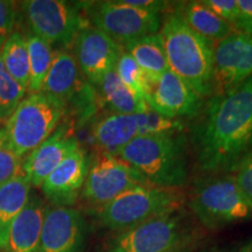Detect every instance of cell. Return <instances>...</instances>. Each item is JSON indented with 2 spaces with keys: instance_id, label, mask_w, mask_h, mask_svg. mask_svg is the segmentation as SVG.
<instances>
[{
  "instance_id": "cell-33",
  "label": "cell",
  "mask_w": 252,
  "mask_h": 252,
  "mask_svg": "<svg viewBox=\"0 0 252 252\" xmlns=\"http://www.w3.org/2000/svg\"><path fill=\"white\" fill-rule=\"evenodd\" d=\"M238 14L235 21V31L252 35V0H237Z\"/></svg>"
},
{
  "instance_id": "cell-31",
  "label": "cell",
  "mask_w": 252,
  "mask_h": 252,
  "mask_svg": "<svg viewBox=\"0 0 252 252\" xmlns=\"http://www.w3.org/2000/svg\"><path fill=\"white\" fill-rule=\"evenodd\" d=\"M202 2L217 17L234 26L238 14L237 0H203Z\"/></svg>"
},
{
  "instance_id": "cell-18",
  "label": "cell",
  "mask_w": 252,
  "mask_h": 252,
  "mask_svg": "<svg viewBox=\"0 0 252 252\" xmlns=\"http://www.w3.org/2000/svg\"><path fill=\"white\" fill-rule=\"evenodd\" d=\"M139 135L137 115L110 113L93 127V138L102 152L117 157L119 151Z\"/></svg>"
},
{
  "instance_id": "cell-11",
  "label": "cell",
  "mask_w": 252,
  "mask_h": 252,
  "mask_svg": "<svg viewBox=\"0 0 252 252\" xmlns=\"http://www.w3.org/2000/svg\"><path fill=\"white\" fill-rule=\"evenodd\" d=\"M144 100L153 111L171 119L194 117L203 106L202 97L171 70L159 76L146 75Z\"/></svg>"
},
{
  "instance_id": "cell-25",
  "label": "cell",
  "mask_w": 252,
  "mask_h": 252,
  "mask_svg": "<svg viewBox=\"0 0 252 252\" xmlns=\"http://www.w3.org/2000/svg\"><path fill=\"white\" fill-rule=\"evenodd\" d=\"M28 59H30V94L41 93L50 65L54 60L55 52L53 46L42 37L31 33L26 36Z\"/></svg>"
},
{
  "instance_id": "cell-7",
  "label": "cell",
  "mask_w": 252,
  "mask_h": 252,
  "mask_svg": "<svg viewBox=\"0 0 252 252\" xmlns=\"http://www.w3.org/2000/svg\"><path fill=\"white\" fill-rule=\"evenodd\" d=\"M191 239L187 216L176 212L121 231L104 252H182Z\"/></svg>"
},
{
  "instance_id": "cell-14",
  "label": "cell",
  "mask_w": 252,
  "mask_h": 252,
  "mask_svg": "<svg viewBox=\"0 0 252 252\" xmlns=\"http://www.w3.org/2000/svg\"><path fill=\"white\" fill-rule=\"evenodd\" d=\"M86 220L71 207H47L35 252H82Z\"/></svg>"
},
{
  "instance_id": "cell-27",
  "label": "cell",
  "mask_w": 252,
  "mask_h": 252,
  "mask_svg": "<svg viewBox=\"0 0 252 252\" xmlns=\"http://www.w3.org/2000/svg\"><path fill=\"white\" fill-rule=\"evenodd\" d=\"M115 70L117 72L118 77L139 98L144 99V89L146 75L143 71L138 63L134 61L133 58L127 52L123 50L119 56L117 63H116Z\"/></svg>"
},
{
  "instance_id": "cell-3",
  "label": "cell",
  "mask_w": 252,
  "mask_h": 252,
  "mask_svg": "<svg viewBox=\"0 0 252 252\" xmlns=\"http://www.w3.org/2000/svg\"><path fill=\"white\" fill-rule=\"evenodd\" d=\"M117 158L156 187L179 189L188 180L185 138L178 132L139 135L119 151Z\"/></svg>"
},
{
  "instance_id": "cell-16",
  "label": "cell",
  "mask_w": 252,
  "mask_h": 252,
  "mask_svg": "<svg viewBox=\"0 0 252 252\" xmlns=\"http://www.w3.org/2000/svg\"><path fill=\"white\" fill-rule=\"evenodd\" d=\"M78 147L81 145L76 138L69 134L65 128H59L28 154L21 171L32 187H41L47 176Z\"/></svg>"
},
{
  "instance_id": "cell-26",
  "label": "cell",
  "mask_w": 252,
  "mask_h": 252,
  "mask_svg": "<svg viewBox=\"0 0 252 252\" xmlns=\"http://www.w3.org/2000/svg\"><path fill=\"white\" fill-rule=\"evenodd\" d=\"M26 89L6 70L0 58V121H5L11 116L19 103L24 99Z\"/></svg>"
},
{
  "instance_id": "cell-29",
  "label": "cell",
  "mask_w": 252,
  "mask_h": 252,
  "mask_svg": "<svg viewBox=\"0 0 252 252\" xmlns=\"http://www.w3.org/2000/svg\"><path fill=\"white\" fill-rule=\"evenodd\" d=\"M24 159L15 156L0 138V185L20 174Z\"/></svg>"
},
{
  "instance_id": "cell-36",
  "label": "cell",
  "mask_w": 252,
  "mask_h": 252,
  "mask_svg": "<svg viewBox=\"0 0 252 252\" xmlns=\"http://www.w3.org/2000/svg\"><path fill=\"white\" fill-rule=\"evenodd\" d=\"M251 252H252V249H251Z\"/></svg>"
},
{
  "instance_id": "cell-2",
  "label": "cell",
  "mask_w": 252,
  "mask_h": 252,
  "mask_svg": "<svg viewBox=\"0 0 252 252\" xmlns=\"http://www.w3.org/2000/svg\"><path fill=\"white\" fill-rule=\"evenodd\" d=\"M159 33L169 70L202 98L212 96L215 43L191 30L175 12L163 18Z\"/></svg>"
},
{
  "instance_id": "cell-20",
  "label": "cell",
  "mask_w": 252,
  "mask_h": 252,
  "mask_svg": "<svg viewBox=\"0 0 252 252\" xmlns=\"http://www.w3.org/2000/svg\"><path fill=\"white\" fill-rule=\"evenodd\" d=\"M31 184L23 172L0 185V249L6 251L12 223L31 196Z\"/></svg>"
},
{
  "instance_id": "cell-1",
  "label": "cell",
  "mask_w": 252,
  "mask_h": 252,
  "mask_svg": "<svg viewBox=\"0 0 252 252\" xmlns=\"http://www.w3.org/2000/svg\"><path fill=\"white\" fill-rule=\"evenodd\" d=\"M202 108L193 133L197 165L213 174L231 173L252 151V76L229 93L210 96Z\"/></svg>"
},
{
  "instance_id": "cell-32",
  "label": "cell",
  "mask_w": 252,
  "mask_h": 252,
  "mask_svg": "<svg viewBox=\"0 0 252 252\" xmlns=\"http://www.w3.org/2000/svg\"><path fill=\"white\" fill-rule=\"evenodd\" d=\"M15 23V8L13 1L0 0V49L12 34Z\"/></svg>"
},
{
  "instance_id": "cell-10",
  "label": "cell",
  "mask_w": 252,
  "mask_h": 252,
  "mask_svg": "<svg viewBox=\"0 0 252 252\" xmlns=\"http://www.w3.org/2000/svg\"><path fill=\"white\" fill-rule=\"evenodd\" d=\"M150 185L140 173L117 157L100 152L89 162L82 197L91 206L102 208L128 189Z\"/></svg>"
},
{
  "instance_id": "cell-28",
  "label": "cell",
  "mask_w": 252,
  "mask_h": 252,
  "mask_svg": "<svg viewBox=\"0 0 252 252\" xmlns=\"http://www.w3.org/2000/svg\"><path fill=\"white\" fill-rule=\"evenodd\" d=\"M138 123H139V135L175 133L181 127L180 122L163 117L149 106L144 112L138 113Z\"/></svg>"
},
{
  "instance_id": "cell-35",
  "label": "cell",
  "mask_w": 252,
  "mask_h": 252,
  "mask_svg": "<svg viewBox=\"0 0 252 252\" xmlns=\"http://www.w3.org/2000/svg\"><path fill=\"white\" fill-rule=\"evenodd\" d=\"M182 252H187V251H182Z\"/></svg>"
},
{
  "instance_id": "cell-19",
  "label": "cell",
  "mask_w": 252,
  "mask_h": 252,
  "mask_svg": "<svg viewBox=\"0 0 252 252\" xmlns=\"http://www.w3.org/2000/svg\"><path fill=\"white\" fill-rule=\"evenodd\" d=\"M78 86L80 68L75 56L67 50L55 53L41 93L67 106L77 93Z\"/></svg>"
},
{
  "instance_id": "cell-6",
  "label": "cell",
  "mask_w": 252,
  "mask_h": 252,
  "mask_svg": "<svg viewBox=\"0 0 252 252\" xmlns=\"http://www.w3.org/2000/svg\"><path fill=\"white\" fill-rule=\"evenodd\" d=\"M188 206L207 229H219L252 217V207L231 173H216L198 180Z\"/></svg>"
},
{
  "instance_id": "cell-12",
  "label": "cell",
  "mask_w": 252,
  "mask_h": 252,
  "mask_svg": "<svg viewBox=\"0 0 252 252\" xmlns=\"http://www.w3.org/2000/svg\"><path fill=\"white\" fill-rule=\"evenodd\" d=\"M252 76V35L234 32L215 45L213 94L229 93Z\"/></svg>"
},
{
  "instance_id": "cell-15",
  "label": "cell",
  "mask_w": 252,
  "mask_h": 252,
  "mask_svg": "<svg viewBox=\"0 0 252 252\" xmlns=\"http://www.w3.org/2000/svg\"><path fill=\"white\" fill-rule=\"evenodd\" d=\"M88 169L87 154L82 147H78L47 176L40 188L53 206L71 207L82 194Z\"/></svg>"
},
{
  "instance_id": "cell-30",
  "label": "cell",
  "mask_w": 252,
  "mask_h": 252,
  "mask_svg": "<svg viewBox=\"0 0 252 252\" xmlns=\"http://www.w3.org/2000/svg\"><path fill=\"white\" fill-rule=\"evenodd\" d=\"M239 189L252 207V151H250L231 171Z\"/></svg>"
},
{
  "instance_id": "cell-4",
  "label": "cell",
  "mask_w": 252,
  "mask_h": 252,
  "mask_svg": "<svg viewBox=\"0 0 252 252\" xmlns=\"http://www.w3.org/2000/svg\"><path fill=\"white\" fill-rule=\"evenodd\" d=\"M67 106L42 94H30L0 127L2 143L24 158L54 133Z\"/></svg>"
},
{
  "instance_id": "cell-22",
  "label": "cell",
  "mask_w": 252,
  "mask_h": 252,
  "mask_svg": "<svg viewBox=\"0 0 252 252\" xmlns=\"http://www.w3.org/2000/svg\"><path fill=\"white\" fill-rule=\"evenodd\" d=\"M147 76H159L169 70L165 47L160 33L132 41L124 47Z\"/></svg>"
},
{
  "instance_id": "cell-34",
  "label": "cell",
  "mask_w": 252,
  "mask_h": 252,
  "mask_svg": "<svg viewBox=\"0 0 252 252\" xmlns=\"http://www.w3.org/2000/svg\"><path fill=\"white\" fill-rule=\"evenodd\" d=\"M122 1L132 7L158 14H160V12H162L169 4L168 1H159V0H122Z\"/></svg>"
},
{
  "instance_id": "cell-13",
  "label": "cell",
  "mask_w": 252,
  "mask_h": 252,
  "mask_svg": "<svg viewBox=\"0 0 252 252\" xmlns=\"http://www.w3.org/2000/svg\"><path fill=\"white\" fill-rule=\"evenodd\" d=\"M124 47L94 26L83 28L75 40V59L80 71L98 86L102 78L115 69Z\"/></svg>"
},
{
  "instance_id": "cell-23",
  "label": "cell",
  "mask_w": 252,
  "mask_h": 252,
  "mask_svg": "<svg viewBox=\"0 0 252 252\" xmlns=\"http://www.w3.org/2000/svg\"><path fill=\"white\" fill-rule=\"evenodd\" d=\"M98 87L104 100L113 112L137 115L147 109L146 102L143 98H139L123 83L115 69L102 78Z\"/></svg>"
},
{
  "instance_id": "cell-9",
  "label": "cell",
  "mask_w": 252,
  "mask_h": 252,
  "mask_svg": "<svg viewBox=\"0 0 252 252\" xmlns=\"http://www.w3.org/2000/svg\"><path fill=\"white\" fill-rule=\"evenodd\" d=\"M32 33L50 45L69 47L86 28L78 6L63 0H28L21 2Z\"/></svg>"
},
{
  "instance_id": "cell-8",
  "label": "cell",
  "mask_w": 252,
  "mask_h": 252,
  "mask_svg": "<svg viewBox=\"0 0 252 252\" xmlns=\"http://www.w3.org/2000/svg\"><path fill=\"white\" fill-rule=\"evenodd\" d=\"M86 11L94 27L123 47L140 37L159 33L161 27L160 14L132 7L122 0L90 2Z\"/></svg>"
},
{
  "instance_id": "cell-24",
  "label": "cell",
  "mask_w": 252,
  "mask_h": 252,
  "mask_svg": "<svg viewBox=\"0 0 252 252\" xmlns=\"http://www.w3.org/2000/svg\"><path fill=\"white\" fill-rule=\"evenodd\" d=\"M0 58L6 70L27 91L30 84V59L26 36L20 32H12L0 49Z\"/></svg>"
},
{
  "instance_id": "cell-17",
  "label": "cell",
  "mask_w": 252,
  "mask_h": 252,
  "mask_svg": "<svg viewBox=\"0 0 252 252\" xmlns=\"http://www.w3.org/2000/svg\"><path fill=\"white\" fill-rule=\"evenodd\" d=\"M47 206L37 197L31 195L23 210L12 223L8 234L7 252H35L40 242Z\"/></svg>"
},
{
  "instance_id": "cell-5",
  "label": "cell",
  "mask_w": 252,
  "mask_h": 252,
  "mask_svg": "<svg viewBox=\"0 0 252 252\" xmlns=\"http://www.w3.org/2000/svg\"><path fill=\"white\" fill-rule=\"evenodd\" d=\"M185 195L179 189L141 185L123 193L98 209L100 224L112 231H124L147 220L180 212Z\"/></svg>"
},
{
  "instance_id": "cell-21",
  "label": "cell",
  "mask_w": 252,
  "mask_h": 252,
  "mask_svg": "<svg viewBox=\"0 0 252 252\" xmlns=\"http://www.w3.org/2000/svg\"><path fill=\"white\" fill-rule=\"evenodd\" d=\"M175 13L180 15L191 30L214 43L236 32L232 25L217 17L202 1L180 2L176 5Z\"/></svg>"
}]
</instances>
